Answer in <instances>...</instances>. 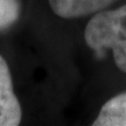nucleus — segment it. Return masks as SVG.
<instances>
[{"label":"nucleus","mask_w":126,"mask_h":126,"mask_svg":"<svg viewBox=\"0 0 126 126\" xmlns=\"http://www.w3.org/2000/svg\"><path fill=\"white\" fill-rule=\"evenodd\" d=\"M19 13L20 7L16 0H0V29L12 25Z\"/></svg>","instance_id":"obj_5"},{"label":"nucleus","mask_w":126,"mask_h":126,"mask_svg":"<svg viewBox=\"0 0 126 126\" xmlns=\"http://www.w3.org/2000/svg\"><path fill=\"white\" fill-rule=\"evenodd\" d=\"M53 12L64 19H74L99 12L116 0H48Z\"/></svg>","instance_id":"obj_3"},{"label":"nucleus","mask_w":126,"mask_h":126,"mask_svg":"<svg viewBox=\"0 0 126 126\" xmlns=\"http://www.w3.org/2000/svg\"><path fill=\"white\" fill-rule=\"evenodd\" d=\"M94 126H126V92L114 96L104 104Z\"/></svg>","instance_id":"obj_4"},{"label":"nucleus","mask_w":126,"mask_h":126,"mask_svg":"<svg viewBox=\"0 0 126 126\" xmlns=\"http://www.w3.org/2000/svg\"><path fill=\"white\" fill-rule=\"evenodd\" d=\"M84 39L99 59L105 50H112L116 65L126 72V5L99 11L86 25Z\"/></svg>","instance_id":"obj_1"},{"label":"nucleus","mask_w":126,"mask_h":126,"mask_svg":"<svg viewBox=\"0 0 126 126\" xmlns=\"http://www.w3.org/2000/svg\"><path fill=\"white\" fill-rule=\"evenodd\" d=\"M21 122V106L14 94L8 65L0 56V126H16Z\"/></svg>","instance_id":"obj_2"}]
</instances>
